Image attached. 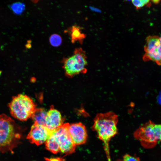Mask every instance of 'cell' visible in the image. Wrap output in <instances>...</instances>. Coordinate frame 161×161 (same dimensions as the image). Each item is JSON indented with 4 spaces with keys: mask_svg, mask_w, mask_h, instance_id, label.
Segmentation results:
<instances>
[{
    "mask_svg": "<svg viewBox=\"0 0 161 161\" xmlns=\"http://www.w3.org/2000/svg\"><path fill=\"white\" fill-rule=\"evenodd\" d=\"M117 115L112 112L97 114L94 120L92 129L95 131L99 139L104 143V148L108 161H111L109 143L117 133Z\"/></svg>",
    "mask_w": 161,
    "mask_h": 161,
    "instance_id": "6da1fadb",
    "label": "cell"
},
{
    "mask_svg": "<svg viewBox=\"0 0 161 161\" xmlns=\"http://www.w3.org/2000/svg\"><path fill=\"white\" fill-rule=\"evenodd\" d=\"M14 121L5 114L0 115V152L13 153L21 134Z\"/></svg>",
    "mask_w": 161,
    "mask_h": 161,
    "instance_id": "7a4b0ae2",
    "label": "cell"
},
{
    "mask_svg": "<svg viewBox=\"0 0 161 161\" xmlns=\"http://www.w3.org/2000/svg\"><path fill=\"white\" fill-rule=\"evenodd\" d=\"M9 107L12 115L21 121L26 120L31 117L36 108L33 100L23 94L13 97Z\"/></svg>",
    "mask_w": 161,
    "mask_h": 161,
    "instance_id": "3957f363",
    "label": "cell"
},
{
    "mask_svg": "<svg viewBox=\"0 0 161 161\" xmlns=\"http://www.w3.org/2000/svg\"><path fill=\"white\" fill-rule=\"evenodd\" d=\"M134 137L145 148H151L158 141L161 142V124L149 120L140 126L134 132Z\"/></svg>",
    "mask_w": 161,
    "mask_h": 161,
    "instance_id": "277c9868",
    "label": "cell"
},
{
    "mask_svg": "<svg viewBox=\"0 0 161 161\" xmlns=\"http://www.w3.org/2000/svg\"><path fill=\"white\" fill-rule=\"evenodd\" d=\"M86 54L81 48H76L72 56L64 60L63 67L66 75L69 78L87 71Z\"/></svg>",
    "mask_w": 161,
    "mask_h": 161,
    "instance_id": "5b68a950",
    "label": "cell"
},
{
    "mask_svg": "<svg viewBox=\"0 0 161 161\" xmlns=\"http://www.w3.org/2000/svg\"><path fill=\"white\" fill-rule=\"evenodd\" d=\"M144 51V61H152L157 65H161V36H148L146 39Z\"/></svg>",
    "mask_w": 161,
    "mask_h": 161,
    "instance_id": "8992f818",
    "label": "cell"
},
{
    "mask_svg": "<svg viewBox=\"0 0 161 161\" xmlns=\"http://www.w3.org/2000/svg\"><path fill=\"white\" fill-rule=\"evenodd\" d=\"M69 124H63L52 133L59 145L60 151L66 154L74 152L76 147L69 132Z\"/></svg>",
    "mask_w": 161,
    "mask_h": 161,
    "instance_id": "52a82bcc",
    "label": "cell"
},
{
    "mask_svg": "<svg viewBox=\"0 0 161 161\" xmlns=\"http://www.w3.org/2000/svg\"><path fill=\"white\" fill-rule=\"evenodd\" d=\"M52 133L46 126L34 123L27 138L31 143L39 145L45 143Z\"/></svg>",
    "mask_w": 161,
    "mask_h": 161,
    "instance_id": "ba28073f",
    "label": "cell"
},
{
    "mask_svg": "<svg viewBox=\"0 0 161 161\" xmlns=\"http://www.w3.org/2000/svg\"><path fill=\"white\" fill-rule=\"evenodd\" d=\"M68 131L76 145H82L86 142L88 137L87 131L86 126L81 123L69 124Z\"/></svg>",
    "mask_w": 161,
    "mask_h": 161,
    "instance_id": "9c48e42d",
    "label": "cell"
},
{
    "mask_svg": "<svg viewBox=\"0 0 161 161\" xmlns=\"http://www.w3.org/2000/svg\"><path fill=\"white\" fill-rule=\"evenodd\" d=\"M63 124V119L60 112L51 106L47 112L45 126L51 131L53 132Z\"/></svg>",
    "mask_w": 161,
    "mask_h": 161,
    "instance_id": "30bf717a",
    "label": "cell"
},
{
    "mask_svg": "<svg viewBox=\"0 0 161 161\" xmlns=\"http://www.w3.org/2000/svg\"><path fill=\"white\" fill-rule=\"evenodd\" d=\"M47 113V112L44 108H36L31 117L34 123L46 126Z\"/></svg>",
    "mask_w": 161,
    "mask_h": 161,
    "instance_id": "8fae6325",
    "label": "cell"
},
{
    "mask_svg": "<svg viewBox=\"0 0 161 161\" xmlns=\"http://www.w3.org/2000/svg\"><path fill=\"white\" fill-rule=\"evenodd\" d=\"M70 31L72 43L77 41L80 43H82L83 39L86 37V35L82 32L81 29L79 26H72Z\"/></svg>",
    "mask_w": 161,
    "mask_h": 161,
    "instance_id": "7c38bea8",
    "label": "cell"
},
{
    "mask_svg": "<svg viewBox=\"0 0 161 161\" xmlns=\"http://www.w3.org/2000/svg\"><path fill=\"white\" fill-rule=\"evenodd\" d=\"M52 133L45 143V147L47 150L51 152L56 154L60 151V147Z\"/></svg>",
    "mask_w": 161,
    "mask_h": 161,
    "instance_id": "4fadbf2b",
    "label": "cell"
},
{
    "mask_svg": "<svg viewBox=\"0 0 161 161\" xmlns=\"http://www.w3.org/2000/svg\"><path fill=\"white\" fill-rule=\"evenodd\" d=\"M151 1L146 0H133L132 3L137 10H139L145 6H150L151 5Z\"/></svg>",
    "mask_w": 161,
    "mask_h": 161,
    "instance_id": "5bb4252c",
    "label": "cell"
},
{
    "mask_svg": "<svg viewBox=\"0 0 161 161\" xmlns=\"http://www.w3.org/2000/svg\"><path fill=\"white\" fill-rule=\"evenodd\" d=\"M50 44L54 47H57L61 45L62 43V39L59 35L54 34L52 35L49 38Z\"/></svg>",
    "mask_w": 161,
    "mask_h": 161,
    "instance_id": "9a60e30c",
    "label": "cell"
},
{
    "mask_svg": "<svg viewBox=\"0 0 161 161\" xmlns=\"http://www.w3.org/2000/svg\"><path fill=\"white\" fill-rule=\"evenodd\" d=\"M10 7L15 13L19 14L21 13L24 11L25 6L23 3L17 2L13 4Z\"/></svg>",
    "mask_w": 161,
    "mask_h": 161,
    "instance_id": "2e32d148",
    "label": "cell"
},
{
    "mask_svg": "<svg viewBox=\"0 0 161 161\" xmlns=\"http://www.w3.org/2000/svg\"><path fill=\"white\" fill-rule=\"evenodd\" d=\"M122 161H140V160L138 157L126 154L123 156Z\"/></svg>",
    "mask_w": 161,
    "mask_h": 161,
    "instance_id": "e0dca14e",
    "label": "cell"
},
{
    "mask_svg": "<svg viewBox=\"0 0 161 161\" xmlns=\"http://www.w3.org/2000/svg\"><path fill=\"white\" fill-rule=\"evenodd\" d=\"M91 8L92 10H93L95 11V12H100V10L97 8L93 7H91Z\"/></svg>",
    "mask_w": 161,
    "mask_h": 161,
    "instance_id": "ac0fdd59",
    "label": "cell"
},
{
    "mask_svg": "<svg viewBox=\"0 0 161 161\" xmlns=\"http://www.w3.org/2000/svg\"><path fill=\"white\" fill-rule=\"evenodd\" d=\"M49 161H60V160L59 159L58 160L57 159H52L50 160H49Z\"/></svg>",
    "mask_w": 161,
    "mask_h": 161,
    "instance_id": "d6986e66",
    "label": "cell"
},
{
    "mask_svg": "<svg viewBox=\"0 0 161 161\" xmlns=\"http://www.w3.org/2000/svg\"><path fill=\"white\" fill-rule=\"evenodd\" d=\"M160 103H161V95H160Z\"/></svg>",
    "mask_w": 161,
    "mask_h": 161,
    "instance_id": "ffe728a7",
    "label": "cell"
},
{
    "mask_svg": "<svg viewBox=\"0 0 161 161\" xmlns=\"http://www.w3.org/2000/svg\"><path fill=\"white\" fill-rule=\"evenodd\" d=\"M1 72L0 71V75H1Z\"/></svg>",
    "mask_w": 161,
    "mask_h": 161,
    "instance_id": "44dd1931",
    "label": "cell"
},
{
    "mask_svg": "<svg viewBox=\"0 0 161 161\" xmlns=\"http://www.w3.org/2000/svg\"><path fill=\"white\" fill-rule=\"evenodd\" d=\"M121 161L120 160H118V161Z\"/></svg>",
    "mask_w": 161,
    "mask_h": 161,
    "instance_id": "7402d4cb",
    "label": "cell"
}]
</instances>
